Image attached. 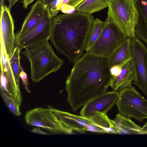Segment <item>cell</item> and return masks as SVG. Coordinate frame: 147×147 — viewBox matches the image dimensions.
<instances>
[{"mask_svg": "<svg viewBox=\"0 0 147 147\" xmlns=\"http://www.w3.org/2000/svg\"><path fill=\"white\" fill-rule=\"evenodd\" d=\"M94 20L91 14L78 11L53 17L49 40L59 53L74 63L83 55Z\"/></svg>", "mask_w": 147, "mask_h": 147, "instance_id": "2", "label": "cell"}, {"mask_svg": "<svg viewBox=\"0 0 147 147\" xmlns=\"http://www.w3.org/2000/svg\"><path fill=\"white\" fill-rule=\"evenodd\" d=\"M132 56L131 39L127 37L107 57L109 67L117 65L123 66L131 59Z\"/></svg>", "mask_w": 147, "mask_h": 147, "instance_id": "16", "label": "cell"}, {"mask_svg": "<svg viewBox=\"0 0 147 147\" xmlns=\"http://www.w3.org/2000/svg\"><path fill=\"white\" fill-rule=\"evenodd\" d=\"M43 5L47 6L50 4L53 0H37Z\"/></svg>", "mask_w": 147, "mask_h": 147, "instance_id": "28", "label": "cell"}, {"mask_svg": "<svg viewBox=\"0 0 147 147\" xmlns=\"http://www.w3.org/2000/svg\"></svg>", "mask_w": 147, "mask_h": 147, "instance_id": "34", "label": "cell"}, {"mask_svg": "<svg viewBox=\"0 0 147 147\" xmlns=\"http://www.w3.org/2000/svg\"><path fill=\"white\" fill-rule=\"evenodd\" d=\"M25 119L28 125L52 132H62L59 121L50 107L47 108L38 107L28 111Z\"/></svg>", "mask_w": 147, "mask_h": 147, "instance_id": "11", "label": "cell"}, {"mask_svg": "<svg viewBox=\"0 0 147 147\" xmlns=\"http://www.w3.org/2000/svg\"><path fill=\"white\" fill-rule=\"evenodd\" d=\"M21 53L30 63L31 78L34 83L57 71L64 63L54 53L48 40L26 48Z\"/></svg>", "mask_w": 147, "mask_h": 147, "instance_id": "3", "label": "cell"}, {"mask_svg": "<svg viewBox=\"0 0 147 147\" xmlns=\"http://www.w3.org/2000/svg\"><path fill=\"white\" fill-rule=\"evenodd\" d=\"M47 8V6L38 0L31 6L21 28L16 35V40L30 31L38 24L43 18Z\"/></svg>", "mask_w": 147, "mask_h": 147, "instance_id": "14", "label": "cell"}, {"mask_svg": "<svg viewBox=\"0 0 147 147\" xmlns=\"http://www.w3.org/2000/svg\"><path fill=\"white\" fill-rule=\"evenodd\" d=\"M53 113L59 123L62 132L71 134L86 131L103 133V130L92 117H85L62 111L52 107Z\"/></svg>", "mask_w": 147, "mask_h": 147, "instance_id": "7", "label": "cell"}, {"mask_svg": "<svg viewBox=\"0 0 147 147\" xmlns=\"http://www.w3.org/2000/svg\"><path fill=\"white\" fill-rule=\"evenodd\" d=\"M5 0H0V7L4 5V2Z\"/></svg>", "mask_w": 147, "mask_h": 147, "instance_id": "32", "label": "cell"}, {"mask_svg": "<svg viewBox=\"0 0 147 147\" xmlns=\"http://www.w3.org/2000/svg\"><path fill=\"white\" fill-rule=\"evenodd\" d=\"M114 120L119 134H143L142 127L134 123L130 118L119 113L116 115Z\"/></svg>", "mask_w": 147, "mask_h": 147, "instance_id": "18", "label": "cell"}, {"mask_svg": "<svg viewBox=\"0 0 147 147\" xmlns=\"http://www.w3.org/2000/svg\"><path fill=\"white\" fill-rule=\"evenodd\" d=\"M10 10L4 5L1 7L0 41L9 58L13 53L16 40L14 22Z\"/></svg>", "mask_w": 147, "mask_h": 147, "instance_id": "13", "label": "cell"}, {"mask_svg": "<svg viewBox=\"0 0 147 147\" xmlns=\"http://www.w3.org/2000/svg\"><path fill=\"white\" fill-rule=\"evenodd\" d=\"M5 105L13 115L19 116L21 115L20 111V106L13 100L4 96H2Z\"/></svg>", "mask_w": 147, "mask_h": 147, "instance_id": "22", "label": "cell"}, {"mask_svg": "<svg viewBox=\"0 0 147 147\" xmlns=\"http://www.w3.org/2000/svg\"><path fill=\"white\" fill-rule=\"evenodd\" d=\"M65 82L67 101L75 112L106 92L113 76L107 57L86 52L74 63Z\"/></svg>", "mask_w": 147, "mask_h": 147, "instance_id": "1", "label": "cell"}, {"mask_svg": "<svg viewBox=\"0 0 147 147\" xmlns=\"http://www.w3.org/2000/svg\"><path fill=\"white\" fill-rule=\"evenodd\" d=\"M134 69L132 59L124 64L119 75L113 76L110 86L114 91L120 92L131 85L135 80Z\"/></svg>", "mask_w": 147, "mask_h": 147, "instance_id": "15", "label": "cell"}, {"mask_svg": "<svg viewBox=\"0 0 147 147\" xmlns=\"http://www.w3.org/2000/svg\"><path fill=\"white\" fill-rule=\"evenodd\" d=\"M109 2V0H85L75 9L84 13L91 14L108 7Z\"/></svg>", "mask_w": 147, "mask_h": 147, "instance_id": "19", "label": "cell"}, {"mask_svg": "<svg viewBox=\"0 0 147 147\" xmlns=\"http://www.w3.org/2000/svg\"><path fill=\"white\" fill-rule=\"evenodd\" d=\"M119 92L116 102L119 113L139 122L147 119V100L131 85Z\"/></svg>", "mask_w": 147, "mask_h": 147, "instance_id": "5", "label": "cell"}, {"mask_svg": "<svg viewBox=\"0 0 147 147\" xmlns=\"http://www.w3.org/2000/svg\"><path fill=\"white\" fill-rule=\"evenodd\" d=\"M69 0H63L62 3V5L67 4Z\"/></svg>", "mask_w": 147, "mask_h": 147, "instance_id": "31", "label": "cell"}, {"mask_svg": "<svg viewBox=\"0 0 147 147\" xmlns=\"http://www.w3.org/2000/svg\"><path fill=\"white\" fill-rule=\"evenodd\" d=\"M130 39L135 75L133 83L147 96V48L136 36Z\"/></svg>", "mask_w": 147, "mask_h": 147, "instance_id": "8", "label": "cell"}, {"mask_svg": "<svg viewBox=\"0 0 147 147\" xmlns=\"http://www.w3.org/2000/svg\"><path fill=\"white\" fill-rule=\"evenodd\" d=\"M142 129L143 134H147V121L145 123L144 125L142 127Z\"/></svg>", "mask_w": 147, "mask_h": 147, "instance_id": "30", "label": "cell"}, {"mask_svg": "<svg viewBox=\"0 0 147 147\" xmlns=\"http://www.w3.org/2000/svg\"><path fill=\"white\" fill-rule=\"evenodd\" d=\"M3 44L0 42V86L1 95H5L20 107L22 97L19 87L16 83Z\"/></svg>", "mask_w": 147, "mask_h": 147, "instance_id": "9", "label": "cell"}, {"mask_svg": "<svg viewBox=\"0 0 147 147\" xmlns=\"http://www.w3.org/2000/svg\"><path fill=\"white\" fill-rule=\"evenodd\" d=\"M104 22L98 18L94 19L87 39L85 48L88 51L100 36L104 27Z\"/></svg>", "mask_w": 147, "mask_h": 147, "instance_id": "20", "label": "cell"}, {"mask_svg": "<svg viewBox=\"0 0 147 147\" xmlns=\"http://www.w3.org/2000/svg\"><path fill=\"white\" fill-rule=\"evenodd\" d=\"M20 78L24 86L25 90L28 92L30 93L31 91L29 89L28 86L29 83L27 75L24 71L21 65L20 66Z\"/></svg>", "mask_w": 147, "mask_h": 147, "instance_id": "24", "label": "cell"}, {"mask_svg": "<svg viewBox=\"0 0 147 147\" xmlns=\"http://www.w3.org/2000/svg\"><path fill=\"white\" fill-rule=\"evenodd\" d=\"M9 2V5L8 7L9 9H11V8L15 5V4L19 0H7Z\"/></svg>", "mask_w": 147, "mask_h": 147, "instance_id": "29", "label": "cell"}, {"mask_svg": "<svg viewBox=\"0 0 147 147\" xmlns=\"http://www.w3.org/2000/svg\"><path fill=\"white\" fill-rule=\"evenodd\" d=\"M22 49L15 45L13 53L9 58V62L17 86L20 88V74L21 65L20 55Z\"/></svg>", "mask_w": 147, "mask_h": 147, "instance_id": "21", "label": "cell"}, {"mask_svg": "<svg viewBox=\"0 0 147 147\" xmlns=\"http://www.w3.org/2000/svg\"><path fill=\"white\" fill-rule=\"evenodd\" d=\"M63 0H53V1L47 6L50 15L53 17L57 16L61 11Z\"/></svg>", "mask_w": 147, "mask_h": 147, "instance_id": "23", "label": "cell"}, {"mask_svg": "<svg viewBox=\"0 0 147 147\" xmlns=\"http://www.w3.org/2000/svg\"><path fill=\"white\" fill-rule=\"evenodd\" d=\"M127 38L109 17L104 22L101 34L88 51L97 55L108 57Z\"/></svg>", "mask_w": 147, "mask_h": 147, "instance_id": "6", "label": "cell"}, {"mask_svg": "<svg viewBox=\"0 0 147 147\" xmlns=\"http://www.w3.org/2000/svg\"><path fill=\"white\" fill-rule=\"evenodd\" d=\"M134 1L139 15L135 27V34L147 45V0Z\"/></svg>", "mask_w": 147, "mask_h": 147, "instance_id": "17", "label": "cell"}, {"mask_svg": "<svg viewBox=\"0 0 147 147\" xmlns=\"http://www.w3.org/2000/svg\"><path fill=\"white\" fill-rule=\"evenodd\" d=\"M122 66L117 65H114L110 68V71L111 75L114 77L117 76L121 73Z\"/></svg>", "mask_w": 147, "mask_h": 147, "instance_id": "25", "label": "cell"}, {"mask_svg": "<svg viewBox=\"0 0 147 147\" xmlns=\"http://www.w3.org/2000/svg\"><path fill=\"white\" fill-rule=\"evenodd\" d=\"M108 16L110 17L127 37L136 36L134 29L138 13L134 0H109Z\"/></svg>", "mask_w": 147, "mask_h": 147, "instance_id": "4", "label": "cell"}, {"mask_svg": "<svg viewBox=\"0 0 147 147\" xmlns=\"http://www.w3.org/2000/svg\"><path fill=\"white\" fill-rule=\"evenodd\" d=\"M34 0H23V7L25 9H27L29 5L32 3Z\"/></svg>", "mask_w": 147, "mask_h": 147, "instance_id": "27", "label": "cell"}, {"mask_svg": "<svg viewBox=\"0 0 147 147\" xmlns=\"http://www.w3.org/2000/svg\"><path fill=\"white\" fill-rule=\"evenodd\" d=\"M119 95V92L116 91H106L86 103L80 111V115L90 117L98 113L107 115L116 105Z\"/></svg>", "mask_w": 147, "mask_h": 147, "instance_id": "12", "label": "cell"}, {"mask_svg": "<svg viewBox=\"0 0 147 147\" xmlns=\"http://www.w3.org/2000/svg\"><path fill=\"white\" fill-rule=\"evenodd\" d=\"M134 1L135 0H134Z\"/></svg>", "mask_w": 147, "mask_h": 147, "instance_id": "33", "label": "cell"}, {"mask_svg": "<svg viewBox=\"0 0 147 147\" xmlns=\"http://www.w3.org/2000/svg\"><path fill=\"white\" fill-rule=\"evenodd\" d=\"M53 17L47 8L38 24L32 29L15 40V45L26 49L49 40Z\"/></svg>", "mask_w": 147, "mask_h": 147, "instance_id": "10", "label": "cell"}, {"mask_svg": "<svg viewBox=\"0 0 147 147\" xmlns=\"http://www.w3.org/2000/svg\"><path fill=\"white\" fill-rule=\"evenodd\" d=\"M85 0H69L67 4L75 8L79 4Z\"/></svg>", "mask_w": 147, "mask_h": 147, "instance_id": "26", "label": "cell"}]
</instances>
